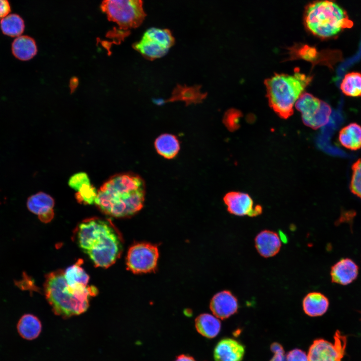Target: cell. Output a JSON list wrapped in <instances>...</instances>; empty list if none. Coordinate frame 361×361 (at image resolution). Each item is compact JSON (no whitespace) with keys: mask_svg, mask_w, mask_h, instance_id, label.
<instances>
[{"mask_svg":"<svg viewBox=\"0 0 361 361\" xmlns=\"http://www.w3.org/2000/svg\"><path fill=\"white\" fill-rule=\"evenodd\" d=\"M145 195V183L140 176L132 172L118 173L101 186L95 204L107 215L127 218L143 208Z\"/></svg>","mask_w":361,"mask_h":361,"instance_id":"obj_1","label":"cell"},{"mask_svg":"<svg viewBox=\"0 0 361 361\" xmlns=\"http://www.w3.org/2000/svg\"><path fill=\"white\" fill-rule=\"evenodd\" d=\"M75 235L78 245L96 267H110L122 253V236L108 219H85L77 226Z\"/></svg>","mask_w":361,"mask_h":361,"instance_id":"obj_2","label":"cell"},{"mask_svg":"<svg viewBox=\"0 0 361 361\" xmlns=\"http://www.w3.org/2000/svg\"><path fill=\"white\" fill-rule=\"evenodd\" d=\"M44 288L46 298L53 311L63 318L85 312L91 297L98 293L93 286L71 287L67 284L62 270L48 274Z\"/></svg>","mask_w":361,"mask_h":361,"instance_id":"obj_3","label":"cell"},{"mask_svg":"<svg viewBox=\"0 0 361 361\" xmlns=\"http://www.w3.org/2000/svg\"><path fill=\"white\" fill-rule=\"evenodd\" d=\"M303 21L307 31L322 40L335 37L353 26L345 10L334 0H316L309 4Z\"/></svg>","mask_w":361,"mask_h":361,"instance_id":"obj_4","label":"cell"},{"mask_svg":"<svg viewBox=\"0 0 361 361\" xmlns=\"http://www.w3.org/2000/svg\"><path fill=\"white\" fill-rule=\"evenodd\" d=\"M312 78L296 68L293 75L275 73L266 79L264 83L269 106L281 118H288L293 113L294 104Z\"/></svg>","mask_w":361,"mask_h":361,"instance_id":"obj_5","label":"cell"},{"mask_svg":"<svg viewBox=\"0 0 361 361\" xmlns=\"http://www.w3.org/2000/svg\"><path fill=\"white\" fill-rule=\"evenodd\" d=\"M101 8L109 21L125 31L139 26L145 17L142 0H103Z\"/></svg>","mask_w":361,"mask_h":361,"instance_id":"obj_6","label":"cell"},{"mask_svg":"<svg viewBox=\"0 0 361 361\" xmlns=\"http://www.w3.org/2000/svg\"><path fill=\"white\" fill-rule=\"evenodd\" d=\"M174 42L168 30L151 28L145 32L141 39L133 47L145 58L152 61L164 56Z\"/></svg>","mask_w":361,"mask_h":361,"instance_id":"obj_7","label":"cell"},{"mask_svg":"<svg viewBox=\"0 0 361 361\" xmlns=\"http://www.w3.org/2000/svg\"><path fill=\"white\" fill-rule=\"evenodd\" d=\"M295 107L301 112L304 124L312 129L320 128L329 122L330 106L310 93H303L296 101Z\"/></svg>","mask_w":361,"mask_h":361,"instance_id":"obj_8","label":"cell"},{"mask_svg":"<svg viewBox=\"0 0 361 361\" xmlns=\"http://www.w3.org/2000/svg\"><path fill=\"white\" fill-rule=\"evenodd\" d=\"M158 257L156 246L146 242L137 243L129 248L126 264L128 270L134 273H146L156 269Z\"/></svg>","mask_w":361,"mask_h":361,"instance_id":"obj_9","label":"cell"},{"mask_svg":"<svg viewBox=\"0 0 361 361\" xmlns=\"http://www.w3.org/2000/svg\"><path fill=\"white\" fill-rule=\"evenodd\" d=\"M346 343V336L339 330L334 334L333 343L323 339H316L309 348L308 361H341Z\"/></svg>","mask_w":361,"mask_h":361,"instance_id":"obj_10","label":"cell"},{"mask_svg":"<svg viewBox=\"0 0 361 361\" xmlns=\"http://www.w3.org/2000/svg\"><path fill=\"white\" fill-rule=\"evenodd\" d=\"M289 50L290 59H301L310 62L313 65L324 63L330 67L341 58L340 53L337 51L318 52L315 48L306 44L295 45Z\"/></svg>","mask_w":361,"mask_h":361,"instance_id":"obj_11","label":"cell"},{"mask_svg":"<svg viewBox=\"0 0 361 361\" xmlns=\"http://www.w3.org/2000/svg\"><path fill=\"white\" fill-rule=\"evenodd\" d=\"M54 204L52 197L43 192L31 196L27 202L29 210L37 215L39 220L45 223H49L53 219Z\"/></svg>","mask_w":361,"mask_h":361,"instance_id":"obj_12","label":"cell"},{"mask_svg":"<svg viewBox=\"0 0 361 361\" xmlns=\"http://www.w3.org/2000/svg\"><path fill=\"white\" fill-rule=\"evenodd\" d=\"M210 307L215 316L225 319L237 311L238 300L230 291L224 290L213 296L211 300Z\"/></svg>","mask_w":361,"mask_h":361,"instance_id":"obj_13","label":"cell"},{"mask_svg":"<svg viewBox=\"0 0 361 361\" xmlns=\"http://www.w3.org/2000/svg\"><path fill=\"white\" fill-rule=\"evenodd\" d=\"M245 347L237 340L224 338L220 340L214 350L215 361H242Z\"/></svg>","mask_w":361,"mask_h":361,"instance_id":"obj_14","label":"cell"},{"mask_svg":"<svg viewBox=\"0 0 361 361\" xmlns=\"http://www.w3.org/2000/svg\"><path fill=\"white\" fill-rule=\"evenodd\" d=\"M358 267L349 258L340 259L333 265L330 270L332 282L346 285L351 283L357 277Z\"/></svg>","mask_w":361,"mask_h":361,"instance_id":"obj_15","label":"cell"},{"mask_svg":"<svg viewBox=\"0 0 361 361\" xmlns=\"http://www.w3.org/2000/svg\"><path fill=\"white\" fill-rule=\"evenodd\" d=\"M223 200L228 212L238 216H248L254 207L252 199L249 194L244 193L229 192Z\"/></svg>","mask_w":361,"mask_h":361,"instance_id":"obj_16","label":"cell"},{"mask_svg":"<svg viewBox=\"0 0 361 361\" xmlns=\"http://www.w3.org/2000/svg\"><path fill=\"white\" fill-rule=\"evenodd\" d=\"M255 244L258 252L265 258L276 255L281 246V240L278 234L267 230L262 231L256 236Z\"/></svg>","mask_w":361,"mask_h":361,"instance_id":"obj_17","label":"cell"},{"mask_svg":"<svg viewBox=\"0 0 361 361\" xmlns=\"http://www.w3.org/2000/svg\"><path fill=\"white\" fill-rule=\"evenodd\" d=\"M201 87L200 85L188 87L177 84L173 89L170 97L166 101H181L185 102L187 105L200 103L207 95V93L201 91Z\"/></svg>","mask_w":361,"mask_h":361,"instance_id":"obj_18","label":"cell"},{"mask_svg":"<svg viewBox=\"0 0 361 361\" xmlns=\"http://www.w3.org/2000/svg\"><path fill=\"white\" fill-rule=\"evenodd\" d=\"M328 306V298L323 294L318 292L308 293L302 301L304 312L311 317L322 315L326 312Z\"/></svg>","mask_w":361,"mask_h":361,"instance_id":"obj_19","label":"cell"},{"mask_svg":"<svg viewBox=\"0 0 361 361\" xmlns=\"http://www.w3.org/2000/svg\"><path fill=\"white\" fill-rule=\"evenodd\" d=\"M35 41L30 36H20L12 44V52L17 59L26 61L32 59L37 53Z\"/></svg>","mask_w":361,"mask_h":361,"instance_id":"obj_20","label":"cell"},{"mask_svg":"<svg viewBox=\"0 0 361 361\" xmlns=\"http://www.w3.org/2000/svg\"><path fill=\"white\" fill-rule=\"evenodd\" d=\"M17 330L20 335L25 339L32 340L40 334L42 325L40 319L35 315L25 314L17 323Z\"/></svg>","mask_w":361,"mask_h":361,"instance_id":"obj_21","label":"cell"},{"mask_svg":"<svg viewBox=\"0 0 361 361\" xmlns=\"http://www.w3.org/2000/svg\"><path fill=\"white\" fill-rule=\"evenodd\" d=\"M338 140L347 149L356 150L361 148V126L351 123L343 127L339 132Z\"/></svg>","mask_w":361,"mask_h":361,"instance_id":"obj_22","label":"cell"},{"mask_svg":"<svg viewBox=\"0 0 361 361\" xmlns=\"http://www.w3.org/2000/svg\"><path fill=\"white\" fill-rule=\"evenodd\" d=\"M195 327L197 331L202 335L212 338L220 332L221 323L219 318L214 315L203 313L196 318Z\"/></svg>","mask_w":361,"mask_h":361,"instance_id":"obj_23","label":"cell"},{"mask_svg":"<svg viewBox=\"0 0 361 361\" xmlns=\"http://www.w3.org/2000/svg\"><path fill=\"white\" fill-rule=\"evenodd\" d=\"M154 146L157 152L167 159L174 157L180 149V144L177 137L172 134L164 133L156 138Z\"/></svg>","mask_w":361,"mask_h":361,"instance_id":"obj_24","label":"cell"},{"mask_svg":"<svg viewBox=\"0 0 361 361\" xmlns=\"http://www.w3.org/2000/svg\"><path fill=\"white\" fill-rule=\"evenodd\" d=\"M82 263L83 261L79 259L64 271L65 279L72 287L88 285L89 276L82 267Z\"/></svg>","mask_w":361,"mask_h":361,"instance_id":"obj_25","label":"cell"},{"mask_svg":"<svg viewBox=\"0 0 361 361\" xmlns=\"http://www.w3.org/2000/svg\"><path fill=\"white\" fill-rule=\"evenodd\" d=\"M2 33L11 37H18L23 34L25 25L23 19L18 14H9L0 21Z\"/></svg>","mask_w":361,"mask_h":361,"instance_id":"obj_26","label":"cell"},{"mask_svg":"<svg viewBox=\"0 0 361 361\" xmlns=\"http://www.w3.org/2000/svg\"><path fill=\"white\" fill-rule=\"evenodd\" d=\"M340 88L347 96H361V73L351 72L346 74L340 83Z\"/></svg>","mask_w":361,"mask_h":361,"instance_id":"obj_27","label":"cell"},{"mask_svg":"<svg viewBox=\"0 0 361 361\" xmlns=\"http://www.w3.org/2000/svg\"><path fill=\"white\" fill-rule=\"evenodd\" d=\"M98 191L90 182L83 184L76 192V200L80 204L84 205H92L97 195Z\"/></svg>","mask_w":361,"mask_h":361,"instance_id":"obj_28","label":"cell"},{"mask_svg":"<svg viewBox=\"0 0 361 361\" xmlns=\"http://www.w3.org/2000/svg\"><path fill=\"white\" fill-rule=\"evenodd\" d=\"M351 169L350 190L353 194L361 199V158L352 164Z\"/></svg>","mask_w":361,"mask_h":361,"instance_id":"obj_29","label":"cell"},{"mask_svg":"<svg viewBox=\"0 0 361 361\" xmlns=\"http://www.w3.org/2000/svg\"><path fill=\"white\" fill-rule=\"evenodd\" d=\"M240 113L237 110L231 109L225 113L223 122L230 131H234L239 127L238 120Z\"/></svg>","mask_w":361,"mask_h":361,"instance_id":"obj_30","label":"cell"},{"mask_svg":"<svg viewBox=\"0 0 361 361\" xmlns=\"http://www.w3.org/2000/svg\"><path fill=\"white\" fill-rule=\"evenodd\" d=\"M90 179L87 173L84 172L74 174L69 178V186L76 192L84 184L90 182Z\"/></svg>","mask_w":361,"mask_h":361,"instance_id":"obj_31","label":"cell"},{"mask_svg":"<svg viewBox=\"0 0 361 361\" xmlns=\"http://www.w3.org/2000/svg\"><path fill=\"white\" fill-rule=\"evenodd\" d=\"M270 350L273 353V356L269 361H286L285 353L281 344L273 342L270 345Z\"/></svg>","mask_w":361,"mask_h":361,"instance_id":"obj_32","label":"cell"},{"mask_svg":"<svg viewBox=\"0 0 361 361\" xmlns=\"http://www.w3.org/2000/svg\"><path fill=\"white\" fill-rule=\"evenodd\" d=\"M286 361H308L307 354L299 348L289 351L286 355Z\"/></svg>","mask_w":361,"mask_h":361,"instance_id":"obj_33","label":"cell"},{"mask_svg":"<svg viewBox=\"0 0 361 361\" xmlns=\"http://www.w3.org/2000/svg\"><path fill=\"white\" fill-rule=\"evenodd\" d=\"M11 11L9 0H0V20L9 15Z\"/></svg>","mask_w":361,"mask_h":361,"instance_id":"obj_34","label":"cell"},{"mask_svg":"<svg viewBox=\"0 0 361 361\" xmlns=\"http://www.w3.org/2000/svg\"><path fill=\"white\" fill-rule=\"evenodd\" d=\"M262 208L260 205H256L253 207L249 214V217H255L261 214Z\"/></svg>","mask_w":361,"mask_h":361,"instance_id":"obj_35","label":"cell"},{"mask_svg":"<svg viewBox=\"0 0 361 361\" xmlns=\"http://www.w3.org/2000/svg\"><path fill=\"white\" fill-rule=\"evenodd\" d=\"M174 361H196V360L190 355L181 354L178 356Z\"/></svg>","mask_w":361,"mask_h":361,"instance_id":"obj_36","label":"cell"}]
</instances>
